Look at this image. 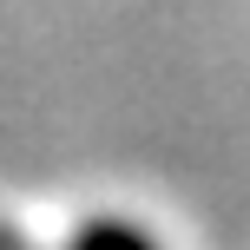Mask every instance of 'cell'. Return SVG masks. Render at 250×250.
I'll use <instances>...</instances> for the list:
<instances>
[{
	"instance_id": "6da1fadb",
	"label": "cell",
	"mask_w": 250,
	"mask_h": 250,
	"mask_svg": "<svg viewBox=\"0 0 250 250\" xmlns=\"http://www.w3.org/2000/svg\"><path fill=\"white\" fill-rule=\"evenodd\" d=\"M73 250H158V244H151L138 224H125V217H99V224H86L73 237Z\"/></svg>"
}]
</instances>
